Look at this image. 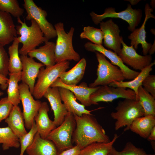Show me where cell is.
<instances>
[{
	"label": "cell",
	"instance_id": "1",
	"mask_svg": "<svg viewBox=\"0 0 155 155\" xmlns=\"http://www.w3.org/2000/svg\"><path fill=\"white\" fill-rule=\"evenodd\" d=\"M93 116L85 114L81 116L74 115L76 125L73 142L82 149L94 142L111 141L104 129Z\"/></svg>",
	"mask_w": 155,
	"mask_h": 155
},
{
	"label": "cell",
	"instance_id": "2",
	"mask_svg": "<svg viewBox=\"0 0 155 155\" xmlns=\"http://www.w3.org/2000/svg\"><path fill=\"white\" fill-rule=\"evenodd\" d=\"M115 112L111 114V117L116 120L115 129L117 130L126 127L124 131L129 130L133 121L136 118L144 116L143 108L138 100L125 99L119 101L115 108Z\"/></svg>",
	"mask_w": 155,
	"mask_h": 155
},
{
	"label": "cell",
	"instance_id": "3",
	"mask_svg": "<svg viewBox=\"0 0 155 155\" xmlns=\"http://www.w3.org/2000/svg\"><path fill=\"white\" fill-rule=\"evenodd\" d=\"M17 19L18 22L20 24L17 26L16 29L17 34L20 35L17 37V39L19 43L22 44V47L19 50L21 55H27L29 52L35 49L40 44L49 41L44 36L34 20H31V25L28 26L20 18Z\"/></svg>",
	"mask_w": 155,
	"mask_h": 155
},
{
	"label": "cell",
	"instance_id": "4",
	"mask_svg": "<svg viewBox=\"0 0 155 155\" xmlns=\"http://www.w3.org/2000/svg\"><path fill=\"white\" fill-rule=\"evenodd\" d=\"M54 27L57 37L55 49L56 63L72 60L79 61L80 56L75 51L72 43L74 28L71 27L67 33L64 29V24L61 22L55 24Z\"/></svg>",
	"mask_w": 155,
	"mask_h": 155
},
{
	"label": "cell",
	"instance_id": "5",
	"mask_svg": "<svg viewBox=\"0 0 155 155\" xmlns=\"http://www.w3.org/2000/svg\"><path fill=\"white\" fill-rule=\"evenodd\" d=\"M69 62L64 61L56 63L53 65L41 67L37 76L32 94L36 99L41 98L54 82L63 73L69 68Z\"/></svg>",
	"mask_w": 155,
	"mask_h": 155
},
{
	"label": "cell",
	"instance_id": "6",
	"mask_svg": "<svg viewBox=\"0 0 155 155\" xmlns=\"http://www.w3.org/2000/svg\"><path fill=\"white\" fill-rule=\"evenodd\" d=\"M74 115L68 112L63 121L52 130L46 138L55 144L59 153L73 146V136L76 127Z\"/></svg>",
	"mask_w": 155,
	"mask_h": 155
},
{
	"label": "cell",
	"instance_id": "7",
	"mask_svg": "<svg viewBox=\"0 0 155 155\" xmlns=\"http://www.w3.org/2000/svg\"><path fill=\"white\" fill-rule=\"evenodd\" d=\"M98 64L97 69V78L89 84V87L94 88L99 86H109L116 82H122L125 79L121 69L110 63L102 53L95 51Z\"/></svg>",
	"mask_w": 155,
	"mask_h": 155
},
{
	"label": "cell",
	"instance_id": "8",
	"mask_svg": "<svg viewBox=\"0 0 155 155\" xmlns=\"http://www.w3.org/2000/svg\"><path fill=\"white\" fill-rule=\"evenodd\" d=\"M92 20L96 25H98L102 20L107 18H119L125 20L129 24L128 30L133 31L141 22L142 16V10L140 9H133L128 4L127 8L119 12H116L115 8L113 7L106 8L104 13L98 15L93 11L90 13Z\"/></svg>",
	"mask_w": 155,
	"mask_h": 155
},
{
	"label": "cell",
	"instance_id": "9",
	"mask_svg": "<svg viewBox=\"0 0 155 155\" xmlns=\"http://www.w3.org/2000/svg\"><path fill=\"white\" fill-rule=\"evenodd\" d=\"M23 5L27 13L26 20H34L46 39L49 40L57 36L54 27L46 19V11L38 6L32 0H24Z\"/></svg>",
	"mask_w": 155,
	"mask_h": 155
},
{
	"label": "cell",
	"instance_id": "10",
	"mask_svg": "<svg viewBox=\"0 0 155 155\" xmlns=\"http://www.w3.org/2000/svg\"><path fill=\"white\" fill-rule=\"evenodd\" d=\"M119 98L136 100V96L134 91L131 89L106 86H99L90 96L91 101L96 105L98 104V102H111Z\"/></svg>",
	"mask_w": 155,
	"mask_h": 155
},
{
	"label": "cell",
	"instance_id": "11",
	"mask_svg": "<svg viewBox=\"0 0 155 155\" xmlns=\"http://www.w3.org/2000/svg\"><path fill=\"white\" fill-rule=\"evenodd\" d=\"M19 87L20 98L23 107L24 125L27 129H30L42 102L38 100L34 99L27 85L22 82L19 84Z\"/></svg>",
	"mask_w": 155,
	"mask_h": 155
},
{
	"label": "cell",
	"instance_id": "12",
	"mask_svg": "<svg viewBox=\"0 0 155 155\" xmlns=\"http://www.w3.org/2000/svg\"><path fill=\"white\" fill-rule=\"evenodd\" d=\"M121 40L122 48L118 55L124 63L135 70L141 71L152 62V57L151 55H140L133 47L128 46L124 42L122 36Z\"/></svg>",
	"mask_w": 155,
	"mask_h": 155
},
{
	"label": "cell",
	"instance_id": "13",
	"mask_svg": "<svg viewBox=\"0 0 155 155\" xmlns=\"http://www.w3.org/2000/svg\"><path fill=\"white\" fill-rule=\"evenodd\" d=\"M85 49L91 52H98L109 59L113 65L118 67L123 73L125 79L132 80L139 74L140 72L133 70L126 65L116 53L105 49L102 45L94 44L91 42L84 45Z\"/></svg>",
	"mask_w": 155,
	"mask_h": 155
},
{
	"label": "cell",
	"instance_id": "14",
	"mask_svg": "<svg viewBox=\"0 0 155 155\" xmlns=\"http://www.w3.org/2000/svg\"><path fill=\"white\" fill-rule=\"evenodd\" d=\"M99 24L103 34L104 46L118 54L121 49V36H120L119 26L111 19L105 22L102 21Z\"/></svg>",
	"mask_w": 155,
	"mask_h": 155
},
{
	"label": "cell",
	"instance_id": "15",
	"mask_svg": "<svg viewBox=\"0 0 155 155\" xmlns=\"http://www.w3.org/2000/svg\"><path fill=\"white\" fill-rule=\"evenodd\" d=\"M20 57L22 64L21 80L28 86L32 94L40 69L44 65L27 55H21Z\"/></svg>",
	"mask_w": 155,
	"mask_h": 155
},
{
	"label": "cell",
	"instance_id": "16",
	"mask_svg": "<svg viewBox=\"0 0 155 155\" xmlns=\"http://www.w3.org/2000/svg\"><path fill=\"white\" fill-rule=\"evenodd\" d=\"M145 15L143 23L139 28L136 29L128 36V38L131 40V46L135 49H137L139 44H141L142 48V53L144 55H147L152 44L146 41V32L145 25L148 19L150 18H155L154 15L152 14L153 9L150 7L148 3H146L145 7Z\"/></svg>",
	"mask_w": 155,
	"mask_h": 155
},
{
	"label": "cell",
	"instance_id": "17",
	"mask_svg": "<svg viewBox=\"0 0 155 155\" xmlns=\"http://www.w3.org/2000/svg\"><path fill=\"white\" fill-rule=\"evenodd\" d=\"M43 97L49 101L53 111L54 118L53 121L57 127L63 121L68 112L62 102L58 87H50L44 94Z\"/></svg>",
	"mask_w": 155,
	"mask_h": 155
},
{
	"label": "cell",
	"instance_id": "18",
	"mask_svg": "<svg viewBox=\"0 0 155 155\" xmlns=\"http://www.w3.org/2000/svg\"><path fill=\"white\" fill-rule=\"evenodd\" d=\"M99 86L94 88L88 87L85 85H69L63 83L59 78L52 84L51 87H61L67 89L74 94L76 99L81 104L85 106H88L94 104L90 99L91 95L95 92Z\"/></svg>",
	"mask_w": 155,
	"mask_h": 155
},
{
	"label": "cell",
	"instance_id": "19",
	"mask_svg": "<svg viewBox=\"0 0 155 155\" xmlns=\"http://www.w3.org/2000/svg\"><path fill=\"white\" fill-rule=\"evenodd\" d=\"M49 110L47 102H42L38 113L34 118L37 132L43 139H46L50 132L57 127L53 121L49 118L48 114Z\"/></svg>",
	"mask_w": 155,
	"mask_h": 155
},
{
	"label": "cell",
	"instance_id": "20",
	"mask_svg": "<svg viewBox=\"0 0 155 155\" xmlns=\"http://www.w3.org/2000/svg\"><path fill=\"white\" fill-rule=\"evenodd\" d=\"M28 155H59V153L52 141L41 138L37 132L32 144L26 150Z\"/></svg>",
	"mask_w": 155,
	"mask_h": 155
},
{
	"label": "cell",
	"instance_id": "21",
	"mask_svg": "<svg viewBox=\"0 0 155 155\" xmlns=\"http://www.w3.org/2000/svg\"><path fill=\"white\" fill-rule=\"evenodd\" d=\"M17 34L11 15L0 11V45L4 46L13 42Z\"/></svg>",
	"mask_w": 155,
	"mask_h": 155
},
{
	"label": "cell",
	"instance_id": "22",
	"mask_svg": "<svg viewBox=\"0 0 155 155\" xmlns=\"http://www.w3.org/2000/svg\"><path fill=\"white\" fill-rule=\"evenodd\" d=\"M58 89L62 101L68 112L79 116L85 114L93 115L91 113L93 110H87L85 106L78 102L74 95L70 90L61 87H58Z\"/></svg>",
	"mask_w": 155,
	"mask_h": 155
},
{
	"label": "cell",
	"instance_id": "23",
	"mask_svg": "<svg viewBox=\"0 0 155 155\" xmlns=\"http://www.w3.org/2000/svg\"><path fill=\"white\" fill-rule=\"evenodd\" d=\"M55 46V43L48 41L44 42L43 46L29 52L27 55L36 58L46 67L53 65L56 64Z\"/></svg>",
	"mask_w": 155,
	"mask_h": 155
},
{
	"label": "cell",
	"instance_id": "24",
	"mask_svg": "<svg viewBox=\"0 0 155 155\" xmlns=\"http://www.w3.org/2000/svg\"><path fill=\"white\" fill-rule=\"evenodd\" d=\"M5 121L19 138L27 133L25 127L22 113L18 106H13Z\"/></svg>",
	"mask_w": 155,
	"mask_h": 155
},
{
	"label": "cell",
	"instance_id": "25",
	"mask_svg": "<svg viewBox=\"0 0 155 155\" xmlns=\"http://www.w3.org/2000/svg\"><path fill=\"white\" fill-rule=\"evenodd\" d=\"M86 65V60L83 58L71 69L62 73L59 78L65 84L69 85H76L84 77Z\"/></svg>",
	"mask_w": 155,
	"mask_h": 155
},
{
	"label": "cell",
	"instance_id": "26",
	"mask_svg": "<svg viewBox=\"0 0 155 155\" xmlns=\"http://www.w3.org/2000/svg\"><path fill=\"white\" fill-rule=\"evenodd\" d=\"M154 126L155 116L144 115L136 118L131 125L129 129L141 137L147 139Z\"/></svg>",
	"mask_w": 155,
	"mask_h": 155
},
{
	"label": "cell",
	"instance_id": "27",
	"mask_svg": "<svg viewBox=\"0 0 155 155\" xmlns=\"http://www.w3.org/2000/svg\"><path fill=\"white\" fill-rule=\"evenodd\" d=\"M155 64L154 61L141 70L138 75L131 81L114 82L111 83L109 86L115 87H124L131 89L135 92L136 96V100H138V88L140 86H142V82L144 80L150 75V72L152 70V67Z\"/></svg>",
	"mask_w": 155,
	"mask_h": 155
},
{
	"label": "cell",
	"instance_id": "28",
	"mask_svg": "<svg viewBox=\"0 0 155 155\" xmlns=\"http://www.w3.org/2000/svg\"><path fill=\"white\" fill-rule=\"evenodd\" d=\"M119 137L115 133L113 139L109 142L92 143L82 149L80 155H108L114 144Z\"/></svg>",
	"mask_w": 155,
	"mask_h": 155
},
{
	"label": "cell",
	"instance_id": "29",
	"mask_svg": "<svg viewBox=\"0 0 155 155\" xmlns=\"http://www.w3.org/2000/svg\"><path fill=\"white\" fill-rule=\"evenodd\" d=\"M8 75L7 98L13 106H18L20 102L18 82L21 80V72L16 73H9Z\"/></svg>",
	"mask_w": 155,
	"mask_h": 155
},
{
	"label": "cell",
	"instance_id": "30",
	"mask_svg": "<svg viewBox=\"0 0 155 155\" xmlns=\"http://www.w3.org/2000/svg\"><path fill=\"white\" fill-rule=\"evenodd\" d=\"M17 37L15 38L8 49L9 56L8 69L10 73H19L21 72L22 69V62L19 55L20 43Z\"/></svg>",
	"mask_w": 155,
	"mask_h": 155
},
{
	"label": "cell",
	"instance_id": "31",
	"mask_svg": "<svg viewBox=\"0 0 155 155\" xmlns=\"http://www.w3.org/2000/svg\"><path fill=\"white\" fill-rule=\"evenodd\" d=\"M138 100L144 112V116H155V98L143 87L140 86L137 90Z\"/></svg>",
	"mask_w": 155,
	"mask_h": 155
},
{
	"label": "cell",
	"instance_id": "32",
	"mask_svg": "<svg viewBox=\"0 0 155 155\" xmlns=\"http://www.w3.org/2000/svg\"><path fill=\"white\" fill-rule=\"evenodd\" d=\"M0 144H2L4 150L10 148H18L20 146L19 138L8 126L0 127Z\"/></svg>",
	"mask_w": 155,
	"mask_h": 155
},
{
	"label": "cell",
	"instance_id": "33",
	"mask_svg": "<svg viewBox=\"0 0 155 155\" xmlns=\"http://www.w3.org/2000/svg\"><path fill=\"white\" fill-rule=\"evenodd\" d=\"M80 37L81 39H88L95 44L102 45V44L103 34L102 30L93 27H84Z\"/></svg>",
	"mask_w": 155,
	"mask_h": 155
},
{
	"label": "cell",
	"instance_id": "34",
	"mask_svg": "<svg viewBox=\"0 0 155 155\" xmlns=\"http://www.w3.org/2000/svg\"><path fill=\"white\" fill-rule=\"evenodd\" d=\"M16 0H0V11L6 12L17 18H20L24 12Z\"/></svg>",
	"mask_w": 155,
	"mask_h": 155
},
{
	"label": "cell",
	"instance_id": "35",
	"mask_svg": "<svg viewBox=\"0 0 155 155\" xmlns=\"http://www.w3.org/2000/svg\"><path fill=\"white\" fill-rule=\"evenodd\" d=\"M111 153L112 155H155L147 154L143 148L136 147L131 142L127 143L123 150L120 151L113 147Z\"/></svg>",
	"mask_w": 155,
	"mask_h": 155
},
{
	"label": "cell",
	"instance_id": "36",
	"mask_svg": "<svg viewBox=\"0 0 155 155\" xmlns=\"http://www.w3.org/2000/svg\"><path fill=\"white\" fill-rule=\"evenodd\" d=\"M37 132V128L34 121L29 132L19 138L21 146V151L20 155H23L27 148L32 143L34 136Z\"/></svg>",
	"mask_w": 155,
	"mask_h": 155
},
{
	"label": "cell",
	"instance_id": "37",
	"mask_svg": "<svg viewBox=\"0 0 155 155\" xmlns=\"http://www.w3.org/2000/svg\"><path fill=\"white\" fill-rule=\"evenodd\" d=\"M9 59L7 53L3 46L0 45V75L6 77L9 73Z\"/></svg>",
	"mask_w": 155,
	"mask_h": 155
},
{
	"label": "cell",
	"instance_id": "38",
	"mask_svg": "<svg viewBox=\"0 0 155 155\" xmlns=\"http://www.w3.org/2000/svg\"><path fill=\"white\" fill-rule=\"evenodd\" d=\"M13 106L8 100L7 97L0 100V122L8 117Z\"/></svg>",
	"mask_w": 155,
	"mask_h": 155
},
{
	"label": "cell",
	"instance_id": "39",
	"mask_svg": "<svg viewBox=\"0 0 155 155\" xmlns=\"http://www.w3.org/2000/svg\"><path fill=\"white\" fill-rule=\"evenodd\" d=\"M144 88L155 98V75H149L142 83Z\"/></svg>",
	"mask_w": 155,
	"mask_h": 155
},
{
	"label": "cell",
	"instance_id": "40",
	"mask_svg": "<svg viewBox=\"0 0 155 155\" xmlns=\"http://www.w3.org/2000/svg\"><path fill=\"white\" fill-rule=\"evenodd\" d=\"M81 150L78 145H76L70 148L61 152L59 155H80Z\"/></svg>",
	"mask_w": 155,
	"mask_h": 155
},
{
	"label": "cell",
	"instance_id": "41",
	"mask_svg": "<svg viewBox=\"0 0 155 155\" xmlns=\"http://www.w3.org/2000/svg\"><path fill=\"white\" fill-rule=\"evenodd\" d=\"M8 78L0 75V87L3 90H5L8 87Z\"/></svg>",
	"mask_w": 155,
	"mask_h": 155
},
{
	"label": "cell",
	"instance_id": "42",
	"mask_svg": "<svg viewBox=\"0 0 155 155\" xmlns=\"http://www.w3.org/2000/svg\"><path fill=\"white\" fill-rule=\"evenodd\" d=\"M147 139L150 141H155V126L151 130Z\"/></svg>",
	"mask_w": 155,
	"mask_h": 155
},
{
	"label": "cell",
	"instance_id": "43",
	"mask_svg": "<svg viewBox=\"0 0 155 155\" xmlns=\"http://www.w3.org/2000/svg\"><path fill=\"white\" fill-rule=\"evenodd\" d=\"M155 40L154 41V42L153 44L152 45V46L150 49V50L148 51V53L149 55H151L153 54L155 51Z\"/></svg>",
	"mask_w": 155,
	"mask_h": 155
},
{
	"label": "cell",
	"instance_id": "44",
	"mask_svg": "<svg viewBox=\"0 0 155 155\" xmlns=\"http://www.w3.org/2000/svg\"><path fill=\"white\" fill-rule=\"evenodd\" d=\"M126 1H128L130 2L131 4L132 5H134L137 4L141 0H125Z\"/></svg>",
	"mask_w": 155,
	"mask_h": 155
},
{
	"label": "cell",
	"instance_id": "45",
	"mask_svg": "<svg viewBox=\"0 0 155 155\" xmlns=\"http://www.w3.org/2000/svg\"><path fill=\"white\" fill-rule=\"evenodd\" d=\"M151 142V144L152 146V147L153 149L155 151V141H152Z\"/></svg>",
	"mask_w": 155,
	"mask_h": 155
},
{
	"label": "cell",
	"instance_id": "46",
	"mask_svg": "<svg viewBox=\"0 0 155 155\" xmlns=\"http://www.w3.org/2000/svg\"><path fill=\"white\" fill-rule=\"evenodd\" d=\"M155 1L152 0L151 1V5L152 7L154 8V6H155Z\"/></svg>",
	"mask_w": 155,
	"mask_h": 155
},
{
	"label": "cell",
	"instance_id": "47",
	"mask_svg": "<svg viewBox=\"0 0 155 155\" xmlns=\"http://www.w3.org/2000/svg\"><path fill=\"white\" fill-rule=\"evenodd\" d=\"M3 94L4 93L3 92L0 91V97L3 95Z\"/></svg>",
	"mask_w": 155,
	"mask_h": 155
},
{
	"label": "cell",
	"instance_id": "48",
	"mask_svg": "<svg viewBox=\"0 0 155 155\" xmlns=\"http://www.w3.org/2000/svg\"><path fill=\"white\" fill-rule=\"evenodd\" d=\"M108 155H112V154H111L110 153Z\"/></svg>",
	"mask_w": 155,
	"mask_h": 155
}]
</instances>
